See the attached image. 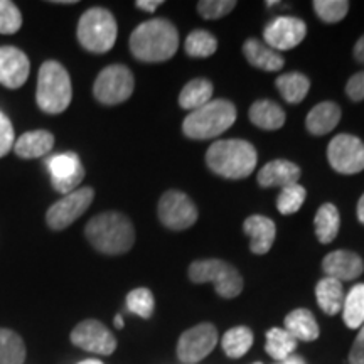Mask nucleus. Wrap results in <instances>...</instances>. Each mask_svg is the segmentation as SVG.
I'll return each instance as SVG.
<instances>
[{"label": "nucleus", "instance_id": "6e6552de", "mask_svg": "<svg viewBox=\"0 0 364 364\" xmlns=\"http://www.w3.org/2000/svg\"><path fill=\"white\" fill-rule=\"evenodd\" d=\"M134 75L124 65H112L100 73L93 85V95L103 105H118L134 93Z\"/></svg>", "mask_w": 364, "mask_h": 364}, {"label": "nucleus", "instance_id": "4be33fe9", "mask_svg": "<svg viewBox=\"0 0 364 364\" xmlns=\"http://www.w3.org/2000/svg\"><path fill=\"white\" fill-rule=\"evenodd\" d=\"M341 120V108L334 102H322L309 112L306 125L314 135H326L338 127Z\"/></svg>", "mask_w": 364, "mask_h": 364}, {"label": "nucleus", "instance_id": "b1692460", "mask_svg": "<svg viewBox=\"0 0 364 364\" xmlns=\"http://www.w3.org/2000/svg\"><path fill=\"white\" fill-rule=\"evenodd\" d=\"M285 331L297 341H316L318 338V326L312 312L307 309H297L285 317Z\"/></svg>", "mask_w": 364, "mask_h": 364}, {"label": "nucleus", "instance_id": "f03ea898", "mask_svg": "<svg viewBox=\"0 0 364 364\" xmlns=\"http://www.w3.org/2000/svg\"><path fill=\"white\" fill-rule=\"evenodd\" d=\"M91 247L105 255L127 253L135 243V230L122 213L108 211L91 218L85 228Z\"/></svg>", "mask_w": 364, "mask_h": 364}, {"label": "nucleus", "instance_id": "473e14b6", "mask_svg": "<svg viewBox=\"0 0 364 364\" xmlns=\"http://www.w3.org/2000/svg\"><path fill=\"white\" fill-rule=\"evenodd\" d=\"M186 53L193 58H209L216 53L218 41L208 31H193L186 39Z\"/></svg>", "mask_w": 364, "mask_h": 364}, {"label": "nucleus", "instance_id": "f8f14e48", "mask_svg": "<svg viewBox=\"0 0 364 364\" xmlns=\"http://www.w3.org/2000/svg\"><path fill=\"white\" fill-rule=\"evenodd\" d=\"M218 344V331L213 324H199L188 329L177 341V358L184 364L199 363Z\"/></svg>", "mask_w": 364, "mask_h": 364}, {"label": "nucleus", "instance_id": "1a4fd4ad", "mask_svg": "<svg viewBox=\"0 0 364 364\" xmlns=\"http://www.w3.org/2000/svg\"><path fill=\"white\" fill-rule=\"evenodd\" d=\"M93 199L95 191L91 188H80L66 194L65 198L59 199L58 203H54L48 209V215H46L48 226L54 231L71 226L80 216L85 215V211L91 206Z\"/></svg>", "mask_w": 364, "mask_h": 364}, {"label": "nucleus", "instance_id": "37998d69", "mask_svg": "<svg viewBox=\"0 0 364 364\" xmlns=\"http://www.w3.org/2000/svg\"><path fill=\"white\" fill-rule=\"evenodd\" d=\"M354 58H356L358 63L364 65V34L358 39L356 46H354Z\"/></svg>", "mask_w": 364, "mask_h": 364}, {"label": "nucleus", "instance_id": "f704fd0d", "mask_svg": "<svg viewBox=\"0 0 364 364\" xmlns=\"http://www.w3.org/2000/svg\"><path fill=\"white\" fill-rule=\"evenodd\" d=\"M314 11L327 24L343 21L349 11V2L346 0H316Z\"/></svg>", "mask_w": 364, "mask_h": 364}, {"label": "nucleus", "instance_id": "a211bd4d", "mask_svg": "<svg viewBox=\"0 0 364 364\" xmlns=\"http://www.w3.org/2000/svg\"><path fill=\"white\" fill-rule=\"evenodd\" d=\"M300 167L297 164L277 159V161L268 162L258 172V184L262 188H287V186L297 184L300 179Z\"/></svg>", "mask_w": 364, "mask_h": 364}, {"label": "nucleus", "instance_id": "6ab92c4d", "mask_svg": "<svg viewBox=\"0 0 364 364\" xmlns=\"http://www.w3.org/2000/svg\"><path fill=\"white\" fill-rule=\"evenodd\" d=\"M245 233L250 236V250L255 255H265L275 241L277 228L270 218L255 215L243 223Z\"/></svg>", "mask_w": 364, "mask_h": 364}, {"label": "nucleus", "instance_id": "412c9836", "mask_svg": "<svg viewBox=\"0 0 364 364\" xmlns=\"http://www.w3.org/2000/svg\"><path fill=\"white\" fill-rule=\"evenodd\" d=\"M54 147V135L48 130L27 132L14 144V150L21 159H38L51 152Z\"/></svg>", "mask_w": 364, "mask_h": 364}, {"label": "nucleus", "instance_id": "cd10ccee", "mask_svg": "<svg viewBox=\"0 0 364 364\" xmlns=\"http://www.w3.org/2000/svg\"><path fill=\"white\" fill-rule=\"evenodd\" d=\"M277 90L289 103H300L307 97L309 88H311V80L302 73H287L282 75L275 81Z\"/></svg>", "mask_w": 364, "mask_h": 364}, {"label": "nucleus", "instance_id": "423d86ee", "mask_svg": "<svg viewBox=\"0 0 364 364\" xmlns=\"http://www.w3.org/2000/svg\"><path fill=\"white\" fill-rule=\"evenodd\" d=\"M78 41L86 51L103 54L115 46L117 21L110 11L91 7L78 22Z\"/></svg>", "mask_w": 364, "mask_h": 364}, {"label": "nucleus", "instance_id": "c9c22d12", "mask_svg": "<svg viewBox=\"0 0 364 364\" xmlns=\"http://www.w3.org/2000/svg\"><path fill=\"white\" fill-rule=\"evenodd\" d=\"M154 295L149 289H135L127 295V307L130 312L142 318H149L154 314Z\"/></svg>", "mask_w": 364, "mask_h": 364}, {"label": "nucleus", "instance_id": "ea45409f", "mask_svg": "<svg viewBox=\"0 0 364 364\" xmlns=\"http://www.w3.org/2000/svg\"><path fill=\"white\" fill-rule=\"evenodd\" d=\"M346 93L353 102H363L364 100V71H359L351 76V80L346 85Z\"/></svg>", "mask_w": 364, "mask_h": 364}, {"label": "nucleus", "instance_id": "4468645a", "mask_svg": "<svg viewBox=\"0 0 364 364\" xmlns=\"http://www.w3.org/2000/svg\"><path fill=\"white\" fill-rule=\"evenodd\" d=\"M307 34V26L302 19L297 17H277L268 22L263 31V43L270 46L272 49L279 51H289L295 46L302 43Z\"/></svg>", "mask_w": 364, "mask_h": 364}, {"label": "nucleus", "instance_id": "2f4dec72", "mask_svg": "<svg viewBox=\"0 0 364 364\" xmlns=\"http://www.w3.org/2000/svg\"><path fill=\"white\" fill-rule=\"evenodd\" d=\"M299 341L294 338L292 334H289L285 329H279V327H273L267 332V344L265 349L273 359H280L285 361L287 358L292 356V353L297 348Z\"/></svg>", "mask_w": 364, "mask_h": 364}, {"label": "nucleus", "instance_id": "a878e982", "mask_svg": "<svg viewBox=\"0 0 364 364\" xmlns=\"http://www.w3.org/2000/svg\"><path fill=\"white\" fill-rule=\"evenodd\" d=\"M211 97H213L211 81L198 78V80L189 81V83L182 88L179 95V105L184 108V110L194 112L211 102Z\"/></svg>", "mask_w": 364, "mask_h": 364}, {"label": "nucleus", "instance_id": "49530a36", "mask_svg": "<svg viewBox=\"0 0 364 364\" xmlns=\"http://www.w3.org/2000/svg\"><path fill=\"white\" fill-rule=\"evenodd\" d=\"M115 326L118 327V329H122V327H124V318H122V316L115 317Z\"/></svg>", "mask_w": 364, "mask_h": 364}, {"label": "nucleus", "instance_id": "5701e85b", "mask_svg": "<svg viewBox=\"0 0 364 364\" xmlns=\"http://www.w3.org/2000/svg\"><path fill=\"white\" fill-rule=\"evenodd\" d=\"M316 297L318 307H321L327 316H336V314L341 312L344 304L343 282L326 277V279H322L316 287Z\"/></svg>", "mask_w": 364, "mask_h": 364}, {"label": "nucleus", "instance_id": "dca6fc26", "mask_svg": "<svg viewBox=\"0 0 364 364\" xmlns=\"http://www.w3.org/2000/svg\"><path fill=\"white\" fill-rule=\"evenodd\" d=\"M31 63L26 53L14 46L0 48V85L9 90H17L29 78Z\"/></svg>", "mask_w": 364, "mask_h": 364}, {"label": "nucleus", "instance_id": "7c9ffc66", "mask_svg": "<svg viewBox=\"0 0 364 364\" xmlns=\"http://www.w3.org/2000/svg\"><path fill=\"white\" fill-rule=\"evenodd\" d=\"M343 318L349 329L364 326V284L354 285L348 297H344Z\"/></svg>", "mask_w": 364, "mask_h": 364}, {"label": "nucleus", "instance_id": "c85d7f7f", "mask_svg": "<svg viewBox=\"0 0 364 364\" xmlns=\"http://www.w3.org/2000/svg\"><path fill=\"white\" fill-rule=\"evenodd\" d=\"M26 344L17 332L0 329V364H24Z\"/></svg>", "mask_w": 364, "mask_h": 364}, {"label": "nucleus", "instance_id": "e433bc0d", "mask_svg": "<svg viewBox=\"0 0 364 364\" xmlns=\"http://www.w3.org/2000/svg\"><path fill=\"white\" fill-rule=\"evenodd\" d=\"M22 16L16 4L0 0V34H14L21 29Z\"/></svg>", "mask_w": 364, "mask_h": 364}, {"label": "nucleus", "instance_id": "bb28decb", "mask_svg": "<svg viewBox=\"0 0 364 364\" xmlns=\"http://www.w3.org/2000/svg\"><path fill=\"white\" fill-rule=\"evenodd\" d=\"M314 225H316V235L317 240L321 243H331V241L336 240V236L339 233V226H341V218H339V211L334 204L327 203L322 204L318 208L316 220H314Z\"/></svg>", "mask_w": 364, "mask_h": 364}, {"label": "nucleus", "instance_id": "ddd939ff", "mask_svg": "<svg viewBox=\"0 0 364 364\" xmlns=\"http://www.w3.org/2000/svg\"><path fill=\"white\" fill-rule=\"evenodd\" d=\"M71 343L88 353L110 356L117 349V339L102 322L88 318L80 322L71 332Z\"/></svg>", "mask_w": 364, "mask_h": 364}, {"label": "nucleus", "instance_id": "58836bf2", "mask_svg": "<svg viewBox=\"0 0 364 364\" xmlns=\"http://www.w3.org/2000/svg\"><path fill=\"white\" fill-rule=\"evenodd\" d=\"M14 147V127L11 120L0 112V157L7 156Z\"/></svg>", "mask_w": 364, "mask_h": 364}, {"label": "nucleus", "instance_id": "de8ad7c7", "mask_svg": "<svg viewBox=\"0 0 364 364\" xmlns=\"http://www.w3.org/2000/svg\"><path fill=\"white\" fill-rule=\"evenodd\" d=\"M78 364H103V363L98 361V359H86V361H81Z\"/></svg>", "mask_w": 364, "mask_h": 364}, {"label": "nucleus", "instance_id": "0eeeda50", "mask_svg": "<svg viewBox=\"0 0 364 364\" xmlns=\"http://www.w3.org/2000/svg\"><path fill=\"white\" fill-rule=\"evenodd\" d=\"M189 279L194 284L213 282L216 294L223 299L238 297L241 290H243V279H241L240 272L235 267H231L230 263L215 260V258L191 263Z\"/></svg>", "mask_w": 364, "mask_h": 364}, {"label": "nucleus", "instance_id": "393cba45", "mask_svg": "<svg viewBox=\"0 0 364 364\" xmlns=\"http://www.w3.org/2000/svg\"><path fill=\"white\" fill-rule=\"evenodd\" d=\"M250 120L263 130H279L285 124V112L270 100H258L250 108Z\"/></svg>", "mask_w": 364, "mask_h": 364}, {"label": "nucleus", "instance_id": "f3484780", "mask_svg": "<svg viewBox=\"0 0 364 364\" xmlns=\"http://www.w3.org/2000/svg\"><path fill=\"white\" fill-rule=\"evenodd\" d=\"M322 268L326 275L339 282L354 280L361 275L364 270L363 258L359 255L348 252V250H338L332 252L322 260Z\"/></svg>", "mask_w": 364, "mask_h": 364}, {"label": "nucleus", "instance_id": "79ce46f5", "mask_svg": "<svg viewBox=\"0 0 364 364\" xmlns=\"http://www.w3.org/2000/svg\"><path fill=\"white\" fill-rule=\"evenodd\" d=\"M159 6H162V0H139L136 7L145 12H154Z\"/></svg>", "mask_w": 364, "mask_h": 364}, {"label": "nucleus", "instance_id": "9b49d317", "mask_svg": "<svg viewBox=\"0 0 364 364\" xmlns=\"http://www.w3.org/2000/svg\"><path fill=\"white\" fill-rule=\"evenodd\" d=\"M159 218L169 230L182 231L198 221V209L184 193L167 191L159 201Z\"/></svg>", "mask_w": 364, "mask_h": 364}, {"label": "nucleus", "instance_id": "09e8293b", "mask_svg": "<svg viewBox=\"0 0 364 364\" xmlns=\"http://www.w3.org/2000/svg\"><path fill=\"white\" fill-rule=\"evenodd\" d=\"M255 364H260V363H255Z\"/></svg>", "mask_w": 364, "mask_h": 364}, {"label": "nucleus", "instance_id": "c03bdc74", "mask_svg": "<svg viewBox=\"0 0 364 364\" xmlns=\"http://www.w3.org/2000/svg\"><path fill=\"white\" fill-rule=\"evenodd\" d=\"M358 220L364 225V194L361 196V199H359L358 203Z\"/></svg>", "mask_w": 364, "mask_h": 364}, {"label": "nucleus", "instance_id": "aec40b11", "mask_svg": "<svg viewBox=\"0 0 364 364\" xmlns=\"http://www.w3.org/2000/svg\"><path fill=\"white\" fill-rule=\"evenodd\" d=\"M243 54L248 59L250 65L260 68L263 71H280L284 68V58L270 46H267L260 39H248L243 44Z\"/></svg>", "mask_w": 364, "mask_h": 364}, {"label": "nucleus", "instance_id": "a18cd8bd", "mask_svg": "<svg viewBox=\"0 0 364 364\" xmlns=\"http://www.w3.org/2000/svg\"><path fill=\"white\" fill-rule=\"evenodd\" d=\"M284 364H306V361L300 356H289L285 359Z\"/></svg>", "mask_w": 364, "mask_h": 364}, {"label": "nucleus", "instance_id": "2eb2a0df", "mask_svg": "<svg viewBox=\"0 0 364 364\" xmlns=\"http://www.w3.org/2000/svg\"><path fill=\"white\" fill-rule=\"evenodd\" d=\"M53 176V188L61 194H70L85 179V167L76 154H59L49 161Z\"/></svg>", "mask_w": 364, "mask_h": 364}, {"label": "nucleus", "instance_id": "20e7f679", "mask_svg": "<svg viewBox=\"0 0 364 364\" xmlns=\"http://www.w3.org/2000/svg\"><path fill=\"white\" fill-rule=\"evenodd\" d=\"M73 98L71 78L58 61H46L38 75V107L48 115H59L70 107Z\"/></svg>", "mask_w": 364, "mask_h": 364}, {"label": "nucleus", "instance_id": "a19ab883", "mask_svg": "<svg viewBox=\"0 0 364 364\" xmlns=\"http://www.w3.org/2000/svg\"><path fill=\"white\" fill-rule=\"evenodd\" d=\"M349 363L351 364H364V326L359 331L358 338L354 339V344L349 353Z\"/></svg>", "mask_w": 364, "mask_h": 364}, {"label": "nucleus", "instance_id": "4c0bfd02", "mask_svg": "<svg viewBox=\"0 0 364 364\" xmlns=\"http://www.w3.org/2000/svg\"><path fill=\"white\" fill-rule=\"evenodd\" d=\"M236 7L233 0H201L198 4V12L204 19H220L225 17Z\"/></svg>", "mask_w": 364, "mask_h": 364}, {"label": "nucleus", "instance_id": "c756f323", "mask_svg": "<svg viewBox=\"0 0 364 364\" xmlns=\"http://www.w3.org/2000/svg\"><path fill=\"white\" fill-rule=\"evenodd\" d=\"M253 344V332L248 327L240 326V327H233L223 336L221 346L223 351L226 353L228 358L238 359L241 356H245L250 351Z\"/></svg>", "mask_w": 364, "mask_h": 364}, {"label": "nucleus", "instance_id": "39448f33", "mask_svg": "<svg viewBox=\"0 0 364 364\" xmlns=\"http://www.w3.org/2000/svg\"><path fill=\"white\" fill-rule=\"evenodd\" d=\"M236 120L235 105L228 100H211V102L191 112L186 117L182 130L184 135L194 140H208L220 136Z\"/></svg>", "mask_w": 364, "mask_h": 364}, {"label": "nucleus", "instance_id": "f257e3e1", "mask_svg": "<svg viewBox=\"0 0 364 364\" xmlns=\"http://www.w3.org/2000/svg\"><path fill=\"white\" fill-rule=\"evenodd\" d=\"M179 48V33L167 19L142 22L130 36V51L144 63H162Z\"/></svg>", "mask_w": 364, "mask_h": 364}, {"label": "nucleus", "instance_id": "9d476101", "mask_svg": "<svg viewBox=\"0 0 364 364\" xmlns=\"http://www.w3.org/2000/svg\"><path fill=\"white\" fill-rule=\"evenodd\" d=\"M327 159L339 174H358L364 169V144L358 136L341 134L331 140Z\"/></svg>", "mask_w": 364, "mask_h": 364}, {"label": "nucleus", "instance_id": "72a5a7b5", "mask_svg": "<svg viewBox=\"0 0 364 364\" xmlns=\"http://www.w3.org/2000/svg\"><path fill=\"white\" fill-rule=\"evenodd\" d=\"M306 189L299 184L287 186V188L282 189L279 194V199H277V208L282 215H294L297 213L300 208H302L304 201H306Z\"/></svg>", "mask_w": 364, "mask_h": 364}, {"label": "nucleus", "instance_id": "7ed1b4c3", "mask_svg": "<svg viewBox=\"0 0 364 364\" xmlns=\"http://www.w3.org/2000/svg\"><path fill=\"white\" fill-rule=\"evenodd\" d=\"M257 149L247 140H220L209 147L206 164L215 174L226 179H243L257 167Z\"/></svg>", "mask_w": 364, "mask_h": 364}]
</instances>
